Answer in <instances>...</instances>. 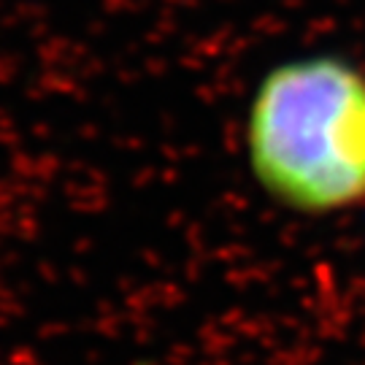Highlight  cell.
Listing matches in <instances>:
<instances>
[{
    "label": "cell",
    "mask_w": 365,
    "mask_h": 365,
    "mask_svg": "<svg viewBox=\"0 0 365 365\" xmlns=\"http://www.w3.org/2000/svg\"><path fill=\"white\" fill-rule=\"evenodd\" d=\"M257 182L289 209H344L365 197V78L336 57L274 68L247 128Z\"/></svg>",
    "instance_id": "6da1fadb"
}]
</instances>
